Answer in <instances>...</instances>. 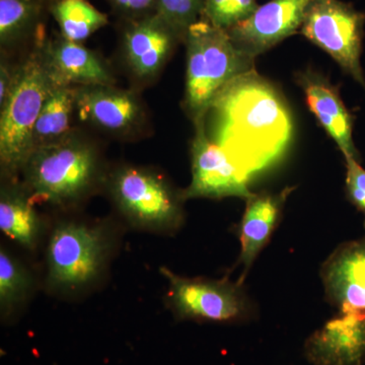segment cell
<instances>
[{"label": "cell", "instance_id": "1", "mask_svg": "<svg viewBox=\"0 0 365 365\" xmlns=\"http://www.w3.org/2000/svg\"><path fill=\"white\" fill-rule=\"evenodd\" d=\"M204 124L208 138L250 179L279 162L294 137L287 100L255 71L235 78L218 93Z\"/></svg>", "mask_w": 365, "mask_h": 365}, {"label": "cell", "instance_id": "2", "mask_svg": "<svg viewBox=\"0 0 365 365\" xmlns=\"http://www.w3.org/2000/svg\"><path fill=\"white\" fill-rule=\"evenodd\" d=\"M116 244L117 235L110 223L58 220L46 242V290L59 297L91 292L107 274Z\"/></svg>", "mask_w": 365, "mask_h": 365}, {"label": "cell", "instance_id": "3", "mask_svg": "<svg viewBox=\"0 0 365 365\" xmlns=\"http://www.w3.org/2000/svg\"><path fill=\"white\" fill-rule=\"evenodd\" d=\"M107 174L97 146L73 132L35 148L21 170L20 181L35 202L68 209L105 186Z\"/></svg>", "mask_w": 365, "mask_h": 365}, {"label": "cell", "instance_id": "4", "mask_svg": "<svg viewBox=\"0 0 365 365\" xmlns=\"http://www.w3.org/2000/svg\"><path fill=\"white\" fill-rule=\"evenodd\" d=\"M44 33H37L32 51L18 67L16 81L0 107V169L2 180L18 181L33 151V131L55 83L46 57Z\"/></svg>", "mask_w": 365, "mask_h": 365}, {"label": "cell", "instance_id": "5", "mask_svg": "<svg viewBox=\"0 0 365 365\" xmlns=\"http://www.w3.org/2000/svg\"><path fill=\"white\" fill-rule=\"evenodd\" d=\"M184 107L194 125L205 120L213 101L235 78L255 71V59L242 52L227 31L199 20L187 31Z\"/></svg>", "mask_w": 365, "mask_h": 365}, {"label": "cell", "instance_id": "6", "mask_svg": "<svg viewBox=\"0 0 365 365\" xmlns=\"http://www.w3.org/2000/svg\"><path fill=\"white\" fill-rule=\"evenodd\" d=\"M104 187L118 213L134 230L170 235L184 225L182 191L157 170L118 165L108 170Z\"/></svg>", "mask_w": 365, "mask_h": 365}, {"label": "cell", "instance_id": "7", "mask_svg": "<svg viewBox=\"0 0 365 365\" xmlns=\"http://www.w3.org/2000/svg\"><path fill=\"white\" fill-rule=\"evenodd\" d=\"M160 272L168 281L165 304L178 319L239 323L253 314V304L241 282L182 277L167 267Z\"/></svg>", "mask_w": 365, "mask_h": 365}, {"label": "cell", "instance_id": "8", "mask_svg": "<svg viewBox=\"0 0 365 365\" xmlns=\"http://www.w3.org/2000/svg\"><path fill=\"white\" fill-rule=\"evenodd\" d=\"M365 14L341 0H313L299 32L365 88L360 63Z\"/></svg>", "mask_w": 365, "mask_h": 365}, {"label": "cell", "instance_id": "9", "mask_svg": "<svg viewBox=\"0 0 365 365\" xmlns=\"http://www.w3.org/2000/svg\"><path fill=\"white\" fill-rule=\"evenodd\" d=\"M205 121V120H204ZM204 121L194 125L192 140V180L182 190L185 200L195 198L223 199L253 195L249 188L250 178L237 168L220 145L208 138Z\"/></svg>", "mask_w": 365, "mask_h": 365}, {"label": "cell", "instance_id": "10", "mask_svg": "<svg viewBox=\"0 0 365 365\" xmlns=\"http://www.w3.org/2000/svg\"><path fill=\"white\" fill-rule=\"evenodd\" d=\"M76 115L83 123L125 138L143 133L148 123L139 96L115 85L76 86Z\"/></svg>", "mask_w": 365, "mask_h": 365}, {"label": "cell", "instance_id": "11", "mask_svg": "<svg viewBox=\"0 0 365 365\" xmlns=\"http://www.w3.org/2000/svg\"><path fill=\"white\" fill-rule=\"evenodd\" d=\"M313 0H269L227 31L234 44L256 58L300 31Z\"/></svg>", "mask_w": 365, "mask_h": 365}, {"label": "cell", "instance_id": "12", "mask_svg": "<svg viewBox=\"0 0 365 365\" xmlns=\"http://www.w3.org/2000/svg\"><path fill=\"white\" fill-rule=\"evenodd\" d=\"M122 37L127 68L140 83L158 78L169 61L182 36L158 14L128 21Z\"/></svg>", "mask_w": 365, "mask_h": 365}, {"label": "cell", "instance_id": "13", "mask_svg": "<svg viewBox=\"0 0 365 365\" xmlns=\"http://www.w3.org/2000/svg\"><path fill=\"white\" fill-rule=\"evenodd\" d=\"M321 278L340 313H365V237L338 247L322 265Z\"/></svg>", "mask_w": 365, "mask_h": 365}, {"label": "cell", "instance_id": "14", "mask_svg": "<svg viewBox=\"0 0 365 365\" xmlns=\"http://www.w3.org/2000/svg\"><path fill=\"white\" fill-rule=\"evenodd\" d=\"M304 352L314 365H364L365 313H340L307 339Z\"/></svg>", "mask_w": 365, "mask_h": 365}, {"label": "cell", "instance_id": "15", "mask_svg": "<svg viewBox=\"0 0 365 365\" xmlns=\"http://www.w3.org/2000/svg\"><path fill=\"white\" fill-rule=\"evenodd\" d=\"M297 81L304 91L309 110L327 133L332 137L345 160H359V150L355 148L352 135L354 117L346 109L338 88L321 74L313 71L299 72Z\"/></svg>", "mask_w": 365, "mask_h": 365}, {"label": "cell", "instance_id": "16", "mask_svg": "<svg viewBox=\"0 0 365 365\" xmlns=\"http://www.w3.org/2000/svg\"><path fill=\"white\" fill-rule=\"evenodd\" d=\"M45 51L57 83L72 86L116 85L107 62L83 43L72 42L60 36L46 40Z\"/></svg>", "mask_w": 365, "mask_h": 365}, {"label": "cell", "instance_id": "17", "mask_svg": "<svg viewBox=\"0 0 365 365\" xmlns=\"http://www.w3.org/2000/svg\"><path fill=\"white\" fill-rule=\"evenodd\" d=\"M294 188H287L277 194L261 192L249 197L246 209L240 225L241 254L239 264L242 266L246 277L257 257L270 241L274 230L278 227L287 197Z\"/></svg>", "mask_w": 365, "mask_h": 365}, {"label": "cell", "instance_id": "18", "mask_svg": "<svg viewBox=\"0 0 365 365\" xmlns=\"http://www.w3.org/2000/svg\"><path fill=\"white\" fill-rule=\"evenodd\" d=\"M2 181L0 230L26 251L35 252L44 235V223L34 206L35 201L20 180Z\"/></svg>", "mask_w": 365, "mask_h": 365}, {"label": "cell", "instance_id": "19", "mask_svg": "<svg viewBox=\"0 0 365 365\" xmlns=\"http://www.w3.org/2000/svg\"><path fill=\"white\" fill-rule=\"evenodd\" d=\"M76 103V86L55 83L34 127L33 150L73 133Z\"/></svg>", "mask_w": 365, "mask_h": 365}, {"label": "cell", "instance_id": "20", "mask_svg": "<svg viewBox=\"0 0 365 365\" xmlns=\"http://www.w3.org/2000/svg\"><path fill=\"white\" fill-rule=\"evenodd\" d=\"M35 276L31 269L6 246L0 248V317L11 322L25 309L35 292Z\"/></svg>", "mask_w": 365, "mask_h": 365}, {"label": "cell", "instance_id": "21", "mask_svg": "<svg viewBox=\"0 0 365 365\" xmlns=\"http://www.w3.org/2000/svg\"><path fill=\"white\" fill-rule=\"evenodd\" d=\"M51 13L62 37L72 42L83 43L109 23L108 16L88 0H56Z\"/></svg>", "mask_w": 365, "mask_h": 365}, {"label": "cell", "instance_id": "22", "mask_svg": "<svg viewBox=\"0 0 365 365\" xmlns=\"http://www.w3.org/2000/svg\"><path fill=\"white\" fill-rule=\"evenodd\" d=\"M38 0H0V45L2 51L20 44L38 30Z\"/></svg>", "mask_w": 365, "mask_h": 365}, {"label": "cell", "instance_id": "23", "mask_svg": "<svg viewBox=\"0 0 365 365\" xmlns=\"http://www.w3.org/2000/svg\"><path fill=\"white\" fill-rule=\"evenodd\" d=\"M257 0H205L201 20L228 31L247 20L258 9Z\"/></svg>", "mask_w": 365, "mask_h": 365}, {"label": "cell", "instance_id": "24", "mask_svg": "<svg viewBox=\"0 0 365 365\" xmlns=\"http://www.w3.org/2000/svg\"><path fill=\"white\" fill-rule=\"evenodd\" d=\"M204 2L205 0H158L157 14L184 40L190 26L200 20Z\"/></svg>", "mask_w": 365, "mask_h": 365}, {"label": "cell", "instance_id": "25", "mask_svg": "<svg viewBox=\"0 0 365 365\" xmlns=\"http://www.w3.org/2000/svg\"><path fill=\"white\" fill-rule=\"evenodd\" d=\"M346 160V195L348 200L364 216L365 227V169L359 160L347 158Z\"/></svg>", "mask_w": 365, "mask_h": 365}, {"label": "cell", "instance_id": "26", "mask_svg": "<svg viewBox=\"0 0 365 365\" xmlns=\"http://www.w3.org/2000/svg\"><path fill=\"white\" fill-rule=\"evenodd\" d=\"M118 14L128 21L157 14L158 0H108Z\"/></svg>", "mask_w": 365, "mask_h": 365}, {"label": "cell", "instance_id": "27", "mask_svg": "<svg viewBox=\"0 0 365 365\" xmlns=\"http://www.w3.org/2000/svg\"><path fill=\"white\" fill-rule=\"evenodd\" d=\"M19 66H14L2 55L0 62V107L6 103L16 81Z\"/></svg>", "mask_w": 365, "mask_h": 365}]
</instances>
